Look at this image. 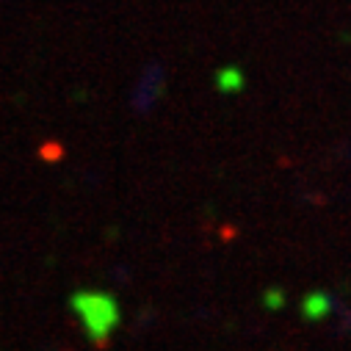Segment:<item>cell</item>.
<instances>
[{"instance_id": "1", "label": "cell", "mask_w": 351, "mask_h": 351, "mask_svg": "<svg viewBox=\"0 0 351 351\" xmlns=\"http://www.w3.org/2000/svg\"><path fill=\"white\" fill-rule=\"evenodd\" d=\"M72 307L80 315L92 343H106L119 324V310H117L114 299H108L103 293H77L72 299Z\"/></svg>"}]
</instances>
